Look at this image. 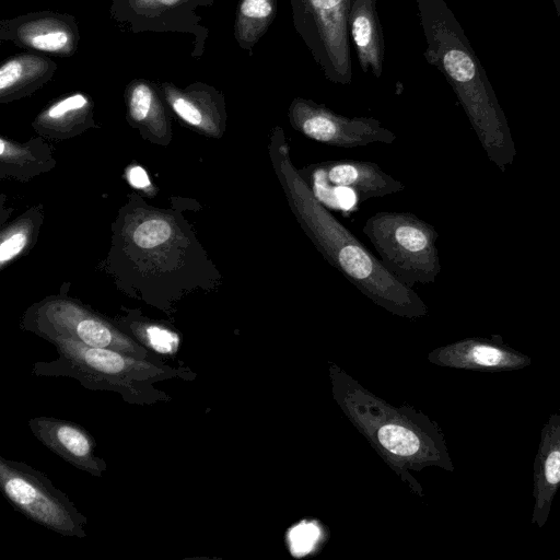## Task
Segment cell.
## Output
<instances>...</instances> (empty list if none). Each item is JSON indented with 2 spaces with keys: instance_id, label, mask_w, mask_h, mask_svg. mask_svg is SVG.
<instances>
[{
  "instance_id": "cell-1",
  "label": "cell",
  "mask_w": 560,
  "mask_h": 560,
  "mask_svg": "<svg viewBox=\"0 0 560 560\" xmlns=\"http://www.w3.org/2000/svg\"><path fill=\"white\" fill-rule=\"evenodd\" d=\"M269 156L294 218L326 261L388 310L406 314L424 310L412 288L399 282L316 197L293 164L280 126L271 129Z\"/></svg>"
},
{
  "instance_id": "cell-2",
  "label": "cell",
  "mask_w": 560,
  "mask_h": 560,
  "mask_svg": "<svg viewBox=\"0 0 560 560\" xmlns=\"http://www.w3.org/2000/svg\"><path fill=\"white\" fill-rule=\"evenodd\" d=\"M427 61L453 88L489 158L504 167L514 156L505 116L463 28L444 0H416Z\"/></svg>"
},
{
  "instance_id": "cell-3",
  "label": "cell",
  "mask_w": 560,
  "mask_h": 560,
  "mask_svg": "<svg viewBox=\"0 0 560 560\" xmlns=\"http://www.w3.org/2000/svg\"><path fill=\"white\" fill-rule=\"evenodd\" d=\"M58 357L33 364L36 376L70 377L84 388L119 394L133 405L171 401L172 397L154 386L155 383L180 378L192 381L196 373L187 366H171L163 361L138 359L124 352L93 348L72 339L55 338Z\"/></svg>"
},
{
  "instance_id": "cell-4",
  "label": "cell",
  "mask_w": 560,
  "mask_h": 560,
  "mask_svg": "<svg viewBox=\"0 0 560 560\" xmlns=\"http://www.w3.org/2000/svg\"><path fill=\"white\" fill-rule=\"evenodd\" d=\"M363 233L383 266L402 284H430L441 271L433 225L410 212L381 211L371 215Z\"/></svg>"
},
{
  "instance_id": "cell-5",
  "label": "cell",
  "mask_w": 560,
  "mask_h": 560,
  "mask_svg": "<svg viewBox=\"0 0 560 560\" xmlns=\"http://www.w3.org/2000/svg\"><path fill=\"white\" fill-rule=\"evenodd\" d=\"M0 486L12 506L31 521L66 537H86L88 517L42 471L0 457Z\"/></svg>"
},
{
  "instance_id": "cell-6",
  "label": "cell",
  "mask_w": 560,
  "mask_h": 560,
  "mask_svg": "<svg viewBox=\"0 0 560 560\" xmlns=\"http://www.w3.org/2000/svg\"><path fill=\"white\" fill-rule=\"evenodd\" d=\"M353 0H290L293 26L324 77L352 81L349 16Z\"/></svg>"
},
{
  "instance_id": "cell-7",
  "label": "cell",
  "mask_w": 560,
  "mask_h": 560,
  "mask_svg": "<svg viewBox=\"0 0 560 560\" xmlns=\"http://www.w3.org/2000/svg\"><path fill=\"white\" fill-rule=\"evenodd\" d=\"M289 122L304 137L340 148L364 147L375 142L393 143L397 136L372 117H347L323 104L294 97L288 109Z\"/></svg>"
},
{
  "instance_id": "cell-8",
  "label": "cell",
  "mask_w": 560,
  "mask_h": 560,
  "mask_svg": "<svg viewBox=\"0 0 560 560\" xmlns=\"http://www.w3.org/2000/svg\"><path fill=\"white\" fill-rule=\"evenodd\" d=\"M318 199L348 190L357 200L384 197L405 189V185L385 173L376 163L357 160H330L299 170Z\"/></svg>"
},
{
  "instance_id": "cell-9",
  "label": "cell",
  "mask_w": 560,
  "mask_h": 560,
  "mask_svg": "<svg viewBox=\"0 0 560 560\" xmlns=\"http://www.w3.org/2000/svg\"><path fill=\"white\" fill-rule=\"evenodd\" d=\"M34 436L73 467L102 477L107 464L96 453L91 433L80 424L54 417H36L27 421Z\"/></svg>"
},
{
  "instance_id": "cell-10",
  "label": "cell",
  "mask_w": 560,
  "mask_h": 560,
  "mask_svg": "<svg viewBox=\"0 0 560 560\" xmlns=\"http://www.w3.org/2000/svg\"><path fill=\"white\" fill-rule=\"evenodd\" d=\"M45 323L46 325H37L36 331L49 341L67 338L93 348L117 350L138 359L163 361L98 317L67 313L48 316Z\"/></svg>"
},
{
  "instance_id": "cell-11",
  "label": "cell",
  "mask_w": 560,
  "mask_h": 560,
  "mask_svg": "<svg viewBox=\"0 0 560 560\" xmlns=\"http://www.w3.org/2000/svg\"><path fill=\"white\" fill-rule=\"evenodd\" d=\"M560 487V408L551 413L540 430L534 460L532 524L542 528Z\"/></svg>"
},
{
  "instance_id": "cell-12",
  "label": "cell",
  "mask_w": 560,
  "mask_h": 560,
  "mask_svg": "<svg viewBox=\"0 0 560 560\" xmlns=\"http://www.w3.org/2000/svg\"><path fill=\"white\" fill-rule=\"evenodd\" d=\"M448 354L459 366L483 372L515 371L532 364L530 357L505 345L499 336L467 339L452 347Z\"/></svg>"
},
{
  "instance_id": "cell-13",
  "label": "cell",
  "mask_w": 560,
  "mask_h": 560,
  "mask_svg": "<svg viewBox=\"0 0 560 560\" xmlns=\"http://www.w3.org/2000/svg\"><path fill=\"white\" fill-rule=\"evenodd\" d=\"M349 31L362 71L371 72L380 79L383 72L384 37L375 0H353Z\"/></svg>"
},
{
  "instance_id": "cell-14",
  "label": "cell",
  "mask_w": 560,
  "mask_h": 560,
  "mask_svg": "<svg viewBox=\"0 0 560 560\" xmlns=\"http://www.w3.org/2000/svg\"><path fill=\"white\" fill-rule=\"evenodd\" d=\"M277 14V0H241L235 37L238 45L252 54L253 47L268 31Z\"/></svg>"
},
{
  "instance_id": "cell-15",
  "label": "cell",
  "mask_w": 560,
  "mask_h": 560,
  "mask_svg": "<svg viewBox=\"0 0 560 560\" xmlns=\"http://www.w3.org/2000/svg\"><path fill=\"white\" fill-rule=\"evenodd\" d=\"M20 40L24 45L45 52H69L73 44L70 27L56 19H37L22 27Z\"/></svg>"
},
{
  "instance_id": "cell-16",
  "label": "cell",
  "mask_w": 560,
  "mask_h": 560,
  "mask_svg": "<svg viewBox=\"0 0 560 560\" xmlns=\"http://www.w3.org/2000/svg\"><path fill=\"white\" fill-rule=\"evenodd\" d=\"M48 60L36 56H19L5 60L0 68V91L3 94L48 70Z\"/></svg>"
},
{
  "instance_id": "cell-17",
  "label": "cell",
  "mask_w": 560,
  "mask_h": 560,
  "mask_svg": "<svg viewBox=\"0 0 560 560\" xmlns=\"http://www.w3.org/2000/svg\"><path fill=\"white\" fill-rule=\"evenodd\" d=\"M135 337L140 346L158 357L175 355L180 346V337L176 331L156 324L136 327Z\"/></svg>"
},
{
  "instance_id": "cell-18",
  "label": "cell",
  "mask_w": 560,
  "mask_h": 560,
  "mask_svg": "<svg viewBox=\"0 0 560 560\" xmlns=\"http://www.w3.org/2000/svg\"><path fill=\"white\" fill-rule=\"evenodd\" d=\"M380 442L396 455L409 456L419 448V440L413 432L395 424L383 425L378 431Z\"/></svg>"
},
{
  "instance_id": "cell-19",
  "label": "cell",
  "mask_w": 560,
  "mask_h": 560,
  "mask_svg": "<svg viewBox=\"0 0 560 560\" xmlns=\"http://www.w3.org/2000/svg\"><path fill=\"white\" fill-rule=\"evenodd\" d=\"M171 226L164 220L152 219L141 223L133 233L135 243L141 248H153L171 236Z\"/></svg>"
},
{
  "instance_id": "cell-20",
  "label": "cell",
  "mask_w": 560,
  "mask_h": 560,
  "mask_svg": "<svg viewBox=\"0 0 560 560\" xmlns=\"http://www.w3.org/2000/svg\"><path fill=\"white\" fill-rule=\"evenodd\" d=\"M319 537V529L314 524H300L290 533L292 552L302 556L311 551Z\"/></svg>"
},
{
  "instance_id": "cell-21",
  "label": "cell",
  "mask_w": 560,
  "mask_h": 560,
  "mask_svg": "<svg viewBox=\"0 0 560 560\" xmlns=\"http://www.w3.org/2000/svg\"><path fill=\"white\" fill-rule=\"evenodd\" d=\"M152 91L147 84L139 83L133 86L129 100L130 115L133 119L140 121L148 117L152 105Z\"/></svg>"
},
{
  "instance_id": "cell-22",
  "label": "cell",
  "mask_w": 560,
  "mask_h": 560,
  "mask_svg": "<svg viewBox=\"0 0 560 560\" xmlns=\"http://www.w3.org/2000/svg\"><path fill=\"white\" fill-rule=\"evenodd\" d=\"M88 105V98L80 93L70 95L54 104L47 112L50 119H60L68 114L79 112Z\"/></svg>"
},
{
  "instance_id": "cell-23",
  "label": "cell",
  "mask_w": 560,
  "mask_h": 560,
  "mask_svg": "<svg viewBox=\"0 0 560 560\" xmlns=\"http://www.w3.org/2000/svg\"><path fill=\"white\" fill-rule=\"evenodd\" d=\"M172 107L175 113L186 122L192 126H199L202 122V114L198 107L183 96L172 98Z\"/></svg>"
},
{
  "instance_id": "cell-24",
  "label": "cell",
  "mask_w": 560,
  "mask_h": 560,
  "mask_svg": "<svg viewBox=\"0 0 560 560\" xmlns=\"http://www.w3.org/2000/svg\"><path fill=\"white\" fill-rule=\"evenodd\" d=\"M27 237L24 233L18 232L5 238L0 246V262H4L16 256L26 245Z\"/></svg>"
},
{
  "instance_id": "cell-25",
  "label": "cell",
  "mask_w": 560,
  "mask_h": 560,
  "mask_svg": "<svg viewBox=\"0 0 560 560\" xmlns=\"http://www.w3.org/2000/svg\"><path fill=\"white\" fill-rule=\"evenodd\" d=\"M130 185L136 188H145L150 185V179L145 171L140 166L131 167L127 173Z\"/></svg>"
},
{
  "instance_id": "cell-26",
  "label": "cell",
  "mask_w": 560,
  "mask_h": 560,
  "mask_svg": "<svg viewBox=\"0 0 560 560\" xmlns=\"http://www.w3.org/2000/svg\"><path fill=\"white\" fill-rule=\"evenodd\" d=\"M160 2H162L163 4H176L178 2H180L182 0H159Z\"/></svg>"
},
{
  "instance_id": "cell-27",
  "label": "cell",
  "mask_w": 560,
  "mask_h": 560,
  "mask_svg": "<svg viewBox=\"0 0 560 560\" xmlns=\"http://www.w3.org/2000/svg\"><path fill=\"white\" fill-rule=\"evenodd\" d=\"M552 3L557 10L558 15L560 16V0H552Z\"/></svg>"
},
{
  "instance_id": "cell-28",
  "label": "cell",
  "mask_w": 560,
  "mask_h": 560,
  "mask_svg": "<svg viewBox=\"0 0 560 560\" xmlns=\"http://www.w3.org/2000/svg\"><path fill=\"white\" fill-rule=\"evenodd\" d=\"M0 145H1L0 153H1V155H3L4 154V141L3 140H1Z\"/></svg>"
}]
</instances>
